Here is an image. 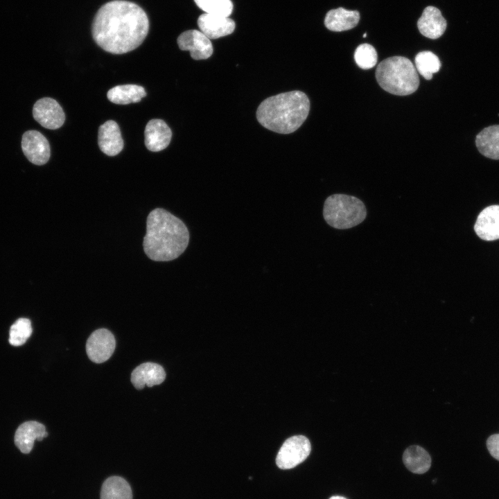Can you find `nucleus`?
Wrapping results in <instances>:
<instances>
[{
    "instance_id": "nucleus-6",
    "label": "nucleus",
    "mask_w": 499,
    "mask_h": 499,
    "mask_svg": "<svg viewBox=\"0 0 499 499\" xmlns=\"http://www.w3.org/2000/svg\"><path fill=\"white\" fill-rule=\"evenodd\" d=\"M311 445L307 437L295 435L287 439L280 448L276 464L281 469H290L303 462L309 455Z\"/></svg>"
},
{
    "instance_id": "nucleus-23",
    "label": "nucleus",
    "mask_w": 499,
    "mask_h": 499,
    "mask_svg": "<svg viewBox=\"0 0 499 499\" xmlns=\"http://www.w3.org/2000/svg\"><path fill=\"white\" fill-rule=\"evenodd\" d=\"M417 71L426 80H430L434 73L438 72L441 62L438 57L431 51H424L415 56Z\"/></svg>"
},
{
    "instance_id": "nucleus-28",
    "label": "nucleus",
    "mask_w": 499,
    "mask_h": 499,
    "mask_svg": "<svg viewBox=\"0 0 499 499\" xmlns=\"http://www.w3.org/2000/svg\"><path fill=\"white\" fill-rule=\"evenodd\" d=\"M329 499H347V498L344 497H342V496H334L331 497Z\"/></svg>"
},
{
    "instance_id": "nucleus-22",
    "label": "nucleus",
    "mask_w": 499,
    "mask_h": 499,
    "mask_svg": "<svg viewBox=\"0 0 499 499\" xmlns=\"http://www.w3.org/2000/svg\"><path fill=\"white\" fill-rule=\"evenodd\" d=\"M100 499H132V491L124 478L111 476L102 484Z\"/></svg>"
},
{
    "instance_id": "nucleus-17",
    "label": "nucleus",
    "mask_w": 499,
    "mask_h": 499,
    "mask_svg": "<svg viewBox=\"0 0 499 499\" xmlns=\"http://www.w3.org/2000/svg\"><path fill=\"white\" fill-rule=\"evenodd\" d=\"M447 23L441 11L434 6L426 7L417 21L419 32L430 39L440 37L446 30Z\"/></svg>"
},
{
    "instance_id": "nucleus-26",
    "label": "nucleus",
    "mask_w": 499,
    "mask_h": 499,
    "mask_svg": "<svg viewBox=\"0 0 499 499\" xmlns=\"http://www.w3.org/2000/svg\"><path fill=\"white\" fill-rule=\"evenodd\" d=\"M354 59L360 68L369 69L376 64L378 56L373 46L369 44H362L356 48Z\"/></svg>"
},
{
    "instance_id": "nucleus-5",
    "label": "nucleus",
    "mask_w": 499,
    "mask_h": 499,
    "mask_svg": "<svg viewBox=\"0 0 499 499\" xmlns=\"http://www.w3.org/2000/svg\"><path fill=\"white\" fill-rule=\"evenodd\" d=\"M323 216L331 227L347 229L360 224L366 218L367 209L362 201L355 196L333 194L324 202Z\"/></svg>"
},
{
    "instance_id": "nucleus-25",
    "label": "nucleus",
    "mask_w": 499,
    "mask_h": 499,
    "mask_svg": "<svg viewBox=\"0 0 499 499\" xmlns=\"http://www.w3.org/2000/svg\"><path fill=\"white\" fill-rule=\"evenodd\" d=\"M194 2L205 13L227 17L234 8L231 0H194Z\"/></svg>"
},
{
    "instance_id": "nucleus-19",
    "label": "nucleus",
    "mask_w": 499,
    "mask_h": 499,
    "mask_svg": "<svg viewBox=\"0 0 499 499\" xmlns=\"http://www.w3.org/2000/svg\"><path fill=\"white\" fill-rule=\"evenodd\" d=\"M479 152L486 157L499 159V125L483 129L475 139Z\"/></svg>"
},
{
    "instance_id": "nucleus-16",
    "label": "nucleus",
    "mask_w": 499,
    "mask_h": 499,
    "mask_svg": "<svg viewBox=\"0 0 499 499\" xmlns=\"http://www.w3.org/2000/svg\"><path fill=\"white\" fill-rule=\"evenodd\" d=\"M166 378V372L159 364L147 362L134 369L131 374V383L137 389H141L145 385L151 387L159 385Z\"/></svg>"
},
{
    "instance_id": "nucleus-18",
    "label": "nucleus",
    "mask_w": 499,
    "mask_h": 499,
    "mask_svg": "<svg viewBox=\"0 0 499 499\" xmlns=\"http://www.w3.org/2000/svg\"><path fill=\"white\" fill-rule=\"evenodd\" d=\"M360 20V13L357 10L338 8L329 10L325 17V26L330 30L340 32L352 29L357 26Z\"/></svg>"
},
{
    "instance_id": "nucleus-2",
    "label": "nucleus",
    "mask_w": 499,
    "mask_h": 499,
    "mask_svg": "<svg viewBox=\"0 0 499 499\" xmlns=\"http://www.w3.org/2000/svg\"><path fill=\"white\" fill-rule=\"evenodd\" d=\"M189 241V230L180 218L160 208L149 213L143 245L150 259L155 261L175 259L185 251Z\"/></svg>"
},
{
    "instance_id": "nucleus-20",
    "label": "nucleus",
    "mask_w": 499,
    "mask_h": 499,
    "mask_svg": "<svg viewBox=\"0 0 499 499\" xmlns=\"http://www.w3.org/2000/svg\"><path fill=\"white\" fill-rule=\"evenodd\" d=\"M146 96V92L143 87L132 84L115 86L107 94L108 100L118 105L138 103Z\"/></svg>"
},
{
    "instance_id": "nucleus-14",
    "label": "nucleus",
    "mask_w": 499,
    "mask_h": 499,
    "mask_svg": "<svg viewBox=\"0 0 499 499\" xmlns=\"http://www.w3.org/2000/svg\"><path fill=\"white\" fill-rule=\"evenodd\" d=\"M48 436L44 425L35 421H26L21 424L15 434V444L19 450L29 453L33 449L35 439L42 441Z\"/></svg>"
},
{
    "instance_id": "nucleus-7",
    "label": "nucleus",
    "mask_w": 499,
    "mask_h": 499,
    "mask_svg": "<svg viewBox=\"0 0 499 499\" xmlns=\"http://www.w3.org/2000/svg\"><path fill=\"white\" fill-rule=\"evenodd\" d=\"M115 347V338L106 329L94 331L86 342L87 356L95 363H102L107 360L113 354Z\"/></svg>"
},
{
    "instance_id": "nucleus-9",
    "label": "nucleus",
    "mask_w": 499,
    "mask_h": 499,
    "mask_svg": "<svg viewBox=\"0 0 499 499\" xmlns=\"http://www.w3.org/2000/svg\"><path fill=\"white\" fill-rule=\"evenodd\" d=\"M33 116L42 127L50 130L58 129L65 121V114L60 104L49 97L35 102L33 107Z\"/></svg>"
},
{
    "instance_id": "nucleus-15",
    "label": "nucleus",
    "mask_w": 499,
    "mask_h": 499,
    "mask_svg": "<svg viewBox=\"0 0 499 499\" xmlns=\"http://www.w3.org/2000/svg\"><path fill=\"white\" fill-rule=\"evenodd\" d=\"M98 143L100 150L108 156H115L123 150V141L116 122L110 120L99 127Z\"/></svg>"
},
{
    "instance_id": "nucleus-1",
    "label": "nucleus",
    "mask_w": 499,
    "mask_h": 499,
    "mask_svg": "<svg viewBox=\"0 0 499 499\" xmlns=\"http://www.w3.org/2000/svg\"><path fill=\"white\" fill-rule=\"evenodd\" d=\"M149 30L146 12L137 4L114 0L96 12L91 28L95 42L104 51L123 54L139 46Z\"/></svg>"
},
{
    "instance_id": "nucleus-24",
    "label": "nucleus",
    "mask_w": 499,
    "mask_h": 499,
    "mask_svg": "<svg viewBox=\"0 0 499 499\" xmlns=\"http://www.w3.org/2000/svg\"><path fill=\"white\" fill-rule=\"evenodd\" d=\"M32 332L30 319L24 317L19 318L10 329L9 342L12 346H21L26 342Z\"/></svg>"
},
{
    "instance_id": "nucleus-12",
    "label": "nucleus",
    "mask_w": 499,
    "mask_h": 499,
    "mask_svg": "<svg viewBox=\"0 0 499 499\" xmlns=\"http://www.w3.org/2000/svg\"><path fill=\"white\" fill-rule=\"evenodd\" d=\"M145 145L152 152L165 149L170 143L172 132L168 125L161 119H152L146 124Z\"/></svg>"
},
{
    "instance_id": "nucleus-8",
    "label": "nucleus",
    "mask_w": 499,
    "mask_h": 499,
    "mask_svg": "<svg viewBox=\"0 0 499 499\" xmlns=\"http://www.w3.org/2000/svg\"><path fill=\"white\" fill-rule=\"evenodd\" d=\"M21 149L28 160L37 166L47 163L51 156L48 140L42 133L34 130H28L23 134Z\"/></svg>"
},
{
    "instance_id": "nucleus-29",
    "label": "nucleus",
    "mask_w": 499,
    "mask_h": 499,
    "mask_svg": "<svg viewBox=\"0 0 499 499\" xmlns=\"http://www.w3.org/2000/svg\"><path fill=\"white\" fill-rule=\"evenodd\" d=\"M367 37V33H366L363 35V37Z\"/></svg>"
},
{
    "instance_id": "nucleus-11",
    "label": "nucleus",
    "mask_w": 499,
    "mask_h": 499,
    "mask_svg": "<svg viewBox=\"0 0 499 499\" xmlns=\"http://www.w3.org/2000/svg\"><path fill=\"white\" fill-rule=\"evenodd\" d=\"M474 230L482 240L491 241L499 239V205L484 208L477 218Z\"/></svg>"
},
{
    "instance_id": "nucleus-10",
    "label": "nucleus",
    "mask_w": 499,
    "mask_h": 499,
    "mask_svg": "<svg viewBox=\"0 0 499 499\" xmlns=\"http://www.w3.org/2000/svg\"><path fill=\"white\" fill-rule=\"evenodd\" d=\"M177 42L182 51H189L195 60H206L213 53L210 39L200 30L184 31L179 35Z\"/></svg>"
},
{
    "instance_id": "nucleus-13",
    "label": "nucleus",
    "mask_w": 499,
    "mask_h": 499,
    "mask_svg": "<svg viewBox=\"0 0 499 499\" xmlns=\"http://www.w3.org/2000/svg\"><path fill=\"white\" fill-rule=\"evenodd\" d=\"M198 25L209 39H218L232 33L235 29V22L231 19L219 15L204 13L198 19Z\"/></svg>"
},
{
    "instance_id": "nucleus-21",
    "label": "nucleus",
    "mask_w": 499,
    "mask_h": 499,
    "mask_svg": "<svg viewBox=\"0 0 499 499\" xmlns=\"http://www.w3.org/2000/svg\"><path fill=\"white\" fill-rule=\"evenodd\" d=\"M403 461L407 469L417 474L428 471L431 466V457L428 453L417 445L406 448L403 455Z\"/></svg>"
},
{
    "instance_id": "nucleus-3",
    "label": "nucleus",
    "mask_w": 499,
    "mask_h": 499,
    "mask_svg": "<svg viewBox=\"0 0 499 499\" xmlns=\"http://www.w3.org/2000/svg\"><path fill=\"white\" fill-rule=\"evenodd\" d=\"M309 111L310 101L306 94L295 90L265 99L258 107L256 119L268 130L290 134L303 124Z\"/></svg>"
},
{
    "instance_id": "nucleus-27",
    "label": "nucleus",
    "mask_w": 499,
    "mask_h": 499,
    "mask_svg": "<svg viewBox=\"0 0 499 499\" xmlns=\"http://www.w3.org/2000/svg\"><path fill=\"white\" fill-rule=\"evenodd\" d=\"M487 446L491 456L499 461V434L491 435L487 440Z\"/></svg>"
},
{
    "instance_id": "nucleus-4",
    "label": "nucleus",
    "mask_w": 499,
    "mask_h": 499,
    "mask_svg": "<svg viewBox=\"0 0 499 499\" xmlns=\"http://www.w3.org/2000/svg\"><path fill=\"white\" fill-rule=\"evenodd\" d=\"M376 78L385 91L394 95L406 96L419 87V78L412 62L403 56H393L379 63Z\"/></svg>"
}]
</instances>
